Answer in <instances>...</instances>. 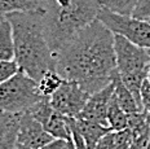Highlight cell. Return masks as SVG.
Listing matches in <instances>:
<instances>
[{"instance_id": "6da1fadb", "label": "cell", "mask_w": 150, "mask_h": 149, "mask_svg": "<svg viewBox=\"0 0 150 149\" xmlns=\"http://www.w3.org/2000/svg\"><path fill=\"white\" fill-rule=\"evenodd\" d=\"M56 57V71L64 80L76 82L89 95L110 84L117 74L114 34L101 21L95 20Z\"/></svg>"}, {"instance_id": "7a4b0ae2", "label": "cell", "mask_w": 150, "mask_h": 149, "mask_svg": "<svg viewBox=\"0 0 150 149\" xmlns=\"http://www.w3.org/2000/svg\"><path fill=\"white\" fill-rule=\"evenodd\" d=\"M43 13L42 3V7L34 11L13 12L5 16L13 30L14 61L20 70L36 82L45 73L56 70V57L43 30Z\"/></svg>"}, {"instance_id": "3957f363", "label": "cell", "mask_w": 150, "mask_h": 149, "mask_svg": "<svg viewBox=\"0 0 150 149\" xmlns=\"http://www.w3.org/2000/svg\"><path fill=\"white\" fill-rule=\"evenodd\" d=\"M43 30L45 39L56 55L89 23L97 20L101 8L100 0H73L67 7H61L56 0L43 1Z\"/></svg>"}, {"instance_id": "277c9868", "label": "cell", "mask_w": 150, "mask_h": 149, "mask_svg": "<svg viewBox=\"0 0 150 149\" xmlns=\"http://www.w3.org/2000/svg\"><path fill=\"white\" fill-rule=\"evenodd\" d=\"M114 51L119 78L131 91V94L135 96L137 104L142 109L140 91L144 80L148 78L150 65V56L148 55V51L117 34H114Z\"/></svg>"}, {"instance_id": "5b68a950", "label": "cell", "mask_w": 150, "mask_h": 149, "mask_svg": "<svg viewBox=\"0 0 150 149\" xmlns=\"http://www.w3.org/2000/svg\"><path fill=\"white\" fill-rule=\"evenodd\" d=\"M42 97L38 82L22 70L0 83V111L3 113H26Z\"/></svg>"}, {"instance_id": "8992f818", "label": "cell", "mask_w": 150, "mask_h": 149, "mask_svg": "<svg viewBox=\"0 0 150 149\" xmlns=\"http://www.w3.org/2000/svg\"><path fill=\"white\" fill-rule=\"evenodd\" d=\"M97 20L108 27L112 34L122 35L141 48H150V22L132 16H123L101 5Z\"/></svg>"}, {"instance_id": "52a82bcc", "label": "cell", "mask_w": 150, "mask_h": 149, "mask_svg": "<svg viewBox=\"0 0 150 149\" xmlns=\"http://www.w3.org/2000/svg\"><path fill=\"white\" fill-rule=\"evenodd\" d=\"M89 94L78 84L76 82L64 80L62 86L53 94L51 104L58 113L69 118H76L86 106Z\"/></svg>"}, {"instance_id": "ba28073f", "label": "cell", "mask_w": 150, "mask_h": 149, "mask_svg": "<svg viewBox=\"0 0 150 149\" xmlns=\"http://www.w3.org/2000/svg\"><path fill=\"white\" fill-rule=\"evenodd\" d=\"M52 140V136L29 111L21 114L16 144L33 149H40Z\"/></svg>"}, {"instance_id": "9c48e42d", "label": "cell", "mask_w": 150, "mask_h": 149, "mask_svg": "<svg viewBox=\"0 0 150 149\" xmlns=\"http://www.w3.org/2000/svg\"><path fill=\"white\" fill-rule=\"evenodd\" d=\"M112 92H114V82L108 84L105 88L89 95L86 106L76 118H83V119L93 121V122L108 126V109L112 99Z\"/></svg>"}, {"instance_id": "30bf717a", "label": "cell", "mask_w": 150, "mask_h": 149, "mask_svg": "<svg viewBox=\"0 0 150 149\" xmlns=\"http://www.w3.org/2000/svg\"><path fill=\"white\" fill-rule=\"evenodd\" d=\"M73 123L78 132L82 135L84 143H86L88 149H96L98 141L111 132V130L108 126H104L101 123L93 122V121H87L83 118H73Z\"/></svg>"}, {"instance_id": "8fae6325", "label": "cell", "mask_w": 150, "mask_h": 149, "mask_svg": "<svg viewBox=\"0 0 150 149\" xmlns=\"http://www.w3.org/2000/svg\"><path fill=\"white\" fill-rule=\"evenodd\" d=\"M21 114L0 111V149H14Z\"/></svg>"}, {"instance_id": "7c38bea8", "label": "cell", "mask_w": 150, "mask_h": 149, "mask_svg": "<svg viewBox=\"0 0 150 149\" xmlns=\"http://www.w3.org/2000/svg\"><path fill=\"white\" fill-rule=\"evenodd\" d=\"M112 82H114V92H112V96H114L118 105L123 109L124 113L129 114V113H135V111L142 110L141 108H140V105L137 104L135 96L131 94V91L124 86V83L122 82L118 71H117V74H115Z\"/></svg>"}, {"instance_id": "4fadbf2b", "label": "cell", "mask_w": 150, "mask_h": 149, "mask_svg": "<svg viewBox=\"0 0 150 149\" xmlns=\"http://www.w3.org/2000/svg\"><path fill=\"white\" fill-rule=\"evenodd\" d=\"M43 127L53 139L71 140V118L62 116L57 110H54Z\"/></svg>"}, {"instance_id": "5bb4252c", "label": "cell", "mask_w": 150, "mask_h": 149, "mask_svg": "<svg viewBox=\"0 0 150 149\" xmlns=\"http://www.w3.org/2000/svg\"><path fill=\"white\" fill-rule=\"evenodd\" d=\"M14 60V42L12 25L7 18H0V61Z\"/></svg>"}, {"instance_id": "9a60e30c", "label": "cell", "mask_w": 150, "mask_h": 149, "mask_svg": "<svg viewBox=\"0 0 150 149\" xmlns=\"http://www.w3.org/2000/svg\"><path fill=\"white\" fill-rule=\"evenodd\" d=\"M127 128L131 131L133 139L150 131V113L145 110L127 114Z\"/></svg>"}, {"instance_id": "2e32d148", "label": "cell", "mask_w": 150, "mask_h": 149, "mask_svg": "<svg viewBox=\"0 0 150 149\" xmlns=\"http://www.w3.org/2000/svg\"><path fill=\"white\" fill-rule=\"evenodd\" d=\"M42 0H0V18L13 12H27L42 7Z\"/></svg>"}, {"instance_id": "e0dca14e", "label": "cell", "mask_w": 150, "mask_h": 149, "mask_svg": "<svg viewBox=\"0 0 150 149\" xmlns=\"http://www.w3.org/2000/svg\"><path fill=\"white\" fill-rule=\"evenodd\" d=\"M62 83H64V78L56 70H51L45 73L40 78V80H38V89H39V94L42 96L51 97L62 86Z\"/></svg>"}, {"instance_id": "ac0fdd59", "label": "cell", "mask_w": 150, "mask_h": 149, "mask_svg": "<svg viewBox=\"0 0 150 149\" xmlns=\"http://www.w3.org/2000/svg\"><path fill=\"white\" fill-rule=\"evenodd\" d=\"M127 113H124L112 96L108 109V126L111 131H122L127 128Z\"/></svg>"}, {"instance_id": "d6986e66", "label": "cell", "mask_w": 150, "mask_h": 149, "mask_svg": "<svg viewBox=\"0 0 150 149\" xmlns=\"http://www.w3.org/2000/svg\"><path fill=\"white\" fill-rule=\"evenodd\" d=\"M101 5L108 9L123 16H132V12L135 9L139 0H100Z\"/></svg>"}, {"instance_id": "ffe728a7", "label": "cell", "mask_w": 150, "mask_h": 149, "mask_svg": "<svg viewBox=\"0 0 150 149\" xmlns=\"http://www.w3.org/2000/svg\"><path fill=\"white\" fill-rule=\"evenodd\" d=\"M18 71H20V66L14 60L0 61V83L12 78Z\"/></svg>"}, {"instance_id": "44dd1931", "label": "cell", "mask_w": 150, "mask_h": 149, "mask_svg": "<svg viewBox=\"0 0 150 149\" xmlns=\"http://www.w3.org/2000/svg\"><path fill=\"white\" fill-rule=\"evenodd\" d=\"M132 17L150 21V0H139L132 12Z\"/></svg>"}, {"instance_id": "7402d4cb", "label": "cell", "mask_w": 150, "mask_h": 149, "mask_svg": "<svg viewBox=\"0 0 150 149\" xmlns=\"http://www.w3.org/2000/svg\"><path fill=\"white\" fill-rule=\"evenodd\" d=\"M140 99H141V106L142 110L150 113V80L146 78L144 80L140 91Z\"/></svg>"}, {"instance_id": "603a6c76", "label": "cell", "mask_w": 150, "mask_h": 149, "mask_svg": "<svg viewBox=\"0 0 150 149\" xmlns=\"http://www.w3.org/2000/svg\"><path fill=\"white\" fill-rule=\"evenodd\" d=\"M149 139H150V131L142 133L141 136L139 138H135L131 144L129 149H146L148 147V143H149Z\"/></svg>"}, {"instance_id": "cb8c5ba5", "label": "cell", "mask_w": 150, "mask_h": 149, "mask_svg": "<svg viewBox=\"0 0 150 149\" xmlns=\"http://www.w3.org/2000/svg\"><path fill=\"white\" fill-rule=\"evenodd\" d=\"M71 139H73V143L75 145V149H88L86 145V143H84L82 135H80L79 132H78V130L75 128L74 123H73V118H71Z\"/></svg>"}, {"instance_id": "d4e9b609", "label": "cell", "mask_w": 150, "mask_h": 149, "mask_svg": "<svg viewBox=\"0 0 150 149\" xmlns=\"http://www.w3.org/2000/svg\"><path fill=\"white\" fill-rule=\"evenodd\" d=\"M70 140H65V139H53L48 144H45L40 149H69Z\"/></svg>"}, {"instance_id": "484cf974", "label": "cell", "mask_w": 150, "mask_h": 149, "mask_svg": "<svg viewBox=\"0 0 150 149\" xmlns=\"http://www.w3.org/2000/svg\"><path fill=\"white\" fill-rule=\"evenodd\" d=\"M96 149H115V143H114V136H112V131L105 135L101 140L98 141Z\"/></svg>"}, {"instance_id": "4316f807", "label": "cell", "mask_w": 150, "mask_h": 149, "mask_svg": "<svg viewBox=\"0 0 150 149\" xmlns=\"http://www.w3.org/2000/svg\"><path fill=\"white\" fill-rule=\"evenodd\" d=\"M71 1H73V0H56V3H57L58 5H61V7H67Z\"/></svg>"}, {"instance_id": "83f0119b", "label": "cell", "mask_w": 150, "mask_h": 149, "mask_svg": "<svg viewBox=\"0 0 150 149\" xmlns=\"http://www.w3.org/2000/svg\"><path fill=\"white\" fill-rule=\"evenodd\" d=\"M14 149H33V148H27V147H23V145H18V144H16Z\"/></svg>"}, {"instance_id": "f1b7e54d", "label": "cell", "mask_w": 150, "mask_h": 149, "mask_svg": "<svg viewBox=\"0 0 150 149\" xmlns=\"http://www.w3.org/2000/svg\"><path fill=\"white\" fill-rule=\"evenodd\" d=\"M148 79L150 80V65H149V70H148Z\"/></svg>"}, {"instance_id": "f546056e", "label": "cell", "mask_w": 150, "mask_h": 149, "mask_svg": "<svg viewBox=\"0 0 150 149\" xmlns=\"http://www.w3.org/2000/svg\"><path fill=\"white\" fill-rule=\"evenodd\" d=\"M146 149H150V139H149V143H148V147H146Z\"/></svg>"}, {"instance_id": "4dcf8cb0", "label": "cell", "mask_w": 150, "mask_h": 149, "mask_svg": "<svg viewBox=\"0 0 150 149\" xmlns=\"http://www.w3.org/2000/svg\"><path fill=\"white\" fill-rule=\"evenodd\" d=\"M146 51H148V55L150 56V48H149V49H146Z\"/></svg>"}, {"instance_id": "1f68e13d", "label": "cell", "mask_w": 150, "mask_h": 149, "mask_svg": "<svg viewBox=\"0 0 150 149\" xmlns=\"http://www.w3.org/2000/svg\"><path fill=\"white\" fill-rule=\"evenodd\" d=\"M42 1H47V0H42Z\"/></svg>"}, {"instance_id": "d6a6232c", "label": "cell", "mask_w": 150, "mask_h": 149, "mask_svg": "<svg viewBox=\"0 0 150 149\" xmlns=\"http://www.w3.org/2000/svg\"><path fill=\"white\" fill-rule=\"evenodd\" d=\"M149 22H150V21H149Z\"/></svg>"}]
</instances>
